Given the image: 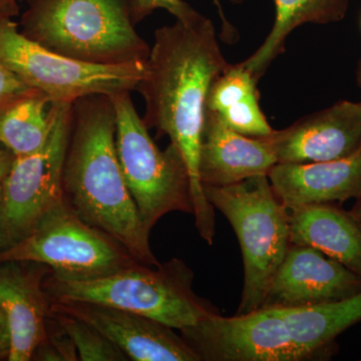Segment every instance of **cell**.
I'll return each instance as SVG.
<instances>
[{"instance_id": "4", "label": "cell", "mask_w": 361, "mask_h": 361, "mask_svg": "<svg viewBox=\"0 0 361 361\" xmlns=\"http://www.w3.org/2000/svg\"><path fill=\"white\" fill-rule=\"evenodd\" d=\"M137 263L109 276L87 281L45 277L49 301H89L147 316L174 329L191 326L219 313L195 293L194 272L178 258L158 266Z\"/></svg>"}, {"instance_id": "11", "label": "cell", "mask_w": 361, "mask_h": 361, "mask_svg": "<svg viewBox=\"0 0 361 361\" xmlns=\"http://www.w3.org/2000/svg\"><path fill=\"white\" fill-rule=\"evenodd\" d=\"M361 293V276L310 246L291 244L273 275L261 308L336 302Z\"/></svg>"}, {"instance_id": "23", "label": "cell", "mask_w": 361, "mask_h": 361, "mask_svg": "<svg viewBox=\"0 0 361 361\" xmlns=\"http://www.w3.org/2000/svg\"><path fill=\"white\" fill-rule=\"evenodd\" d=\"M216 114L230 129L248 137H267L274 130L261 111L259 94H251Z\"/></svg>"}, {"instance_id": "33", "label": "cell", "mask_w": 361, "mask_h": 361, "mask_svg": "<svg viewBox=\"0 0 361 361\" xmlns=\"http://www.w3.org/2000/svg\"><path fill=\"white\" fill-rule=\"evenodd\" d=\"M1 313H2V311H1V310H0V314H1Z\"/></svg>"}, {"instance_id": "18", "label": "cell", "mask_w": 361, "mask_h": 361, "mask_svg": "<svg viewBox=\"0 0 361 361\" xmlns=\"http://www.w3.org/2000/svg\"><path fill=\"white\" fill-rule=\"evenodd\" d=\"M276 310L294 345L306 360H314L329 355L336 337L361 322V293L336 302Z\"/></svg>"}, {"instance_id": "34", "label": "cell", "mask_w": 361, "mask_h": 361, "mask_svg": "<svg viewBox=\"0 0 361 361\" xmlns=\"http://www.w3.org/2000/svg\"><path fill=\"white\" fill-rule=\"evenodd\" d=\"M360 23H361V20H360Z\"/></svg>"}, {"instance_id": "8", "label": "cell", "mask_w": 361, "mask_h": 361, "mask_svg": "<svg viewBox=\"0 0 361 361\" xmlns=\"http://www.w3.org/2000/svg\"><path fill=\"white\" fill-rule=\"evenodd\" d=\"M52 126L44 146L30 155L14 157L2 180L0 251L35 229L63 201V165L70 140L73 104H51Z\"/></svg>"}, {"instance_id": "13", "label": "cell", "mask_w": 361, "mask_h": 361, "mask_svg": "<svg viewBox=\"0 0 361 361\" xmlns=\"http://www.w3.org/2000/svg\"><path fill=\"white\" fill-rule=\"evenodd\" d=\"M277 164L339 160L361 148V104L337 102L269 135Z\"/></svg>"}, {"instance_id": "12", "label": "cell", "mask_w": 361, "mask_h": 361, "mask_svg": "<svg viewBox=\"0 0 361 361\" xmlns=\"http://www.w3.org/2000/svg\"><path fill=\"white\" fill-rule=\"evenodd\" d=\"M49 308L89 323L134 361H200L174 329L147 316L89 301H54Z\"/></svg>"}, {"instance_id": "10", "label": "cell", "mask_w": 361, "mask_h": 361, "mask_svg": "<svg viewBox=\"0 0 361 361\" xmlns=\"http://www.w3.org/2000/svg\"><path fill=\"white\" fill-rule=\"evenodd\" d=\"M182 338L200 361H304L276 308L246 314L207 316L180 329Z\"/></svg>"}, {"instance_id": "31", "label": "cell", "mask_w": 361, "mask_h": 361, "mask_svg": "<svg viewBox=\"0 0 361 361\" xmlns=\"http://www.w3.org/2000/svg\"><path fill=\"white\" fill-rule=\"evenodd\" d=\"M356 82H357L358 87H360L361 92V56L360 61H358L357 68H356ZM361 104V101L360 102Z\"/></svg>"}, {"instance_id": "14", "label": "cell", "mask_w": 361, "mask_h": 361, "mask_svg": "<svg viewBox=\"0 0 361 361\" xmlns=\"http://www.w3.org/2000/svg\"><path fill=\"white\" fill-rule=\"evenodd\" d=\"M51 270L39 264L25 270L18 262H0V310L6 316L11 338L9 361H28L47 337L49 296L44 288Z\"/></svg>"}, {"instance_id": "21", "label": "cell", "mask_w": 361, "mask_h": 361, "mask_svg": "<svg viewBox=\"0 0 361 361\" xmlns=\"http://www.w3.org/2000/svg\"><path fill=\"white\" fill-rule=\"evenodd\" d=\"M49 316L71 337L80 361H127L129 357L94 326L63 311L49 308Z\"/></svg>"}, {"instance_id": "29", "label": "cell", "mask_w": 361, "mask_h": 361, "mask_svg": "<svg viewBox=\"0 0 361 361\" xmlns=\"http://www.w3.org/2000/svg\"><path fill=\"white\" fill-rule=\"evenodd\" d=\"M13 160V155L11 152L0 149V182L4 180L6 173L8 172L11 161Z\"/></svg>"}, {"instance_id": "24", "label": "cell", "mask_w": 361, "mask_h": 361, "mask_svg": "<svg viewBox=\"0 0 361 361\" xmlns=\"http://www.w3.org/2000/svg\"><path fill=\"white\" fill-rule=\"evenodd\" d=\"M47 339L35 349L32 358L37 356V360H78L77 349H75L71 337L49 315V319H47Z\"/></svg>"}, {"instance_id": "9", "label": "cell", "mask_w": 361, "mask_h": 361, "mask_svg": "<svg viewBox=\"0 0 361 361\" xmlns=\"http://www.w3.org/2000/svg\"><path fill=\"white\" fill-rule=\"evenodd\" d=\"M0 63L51 103L71 104L94 94L135 90L146 68V63L94 65L54 54L18 32L8 16H0Z\"/></svg>"}, {"instance_id": "30", "label": "cell", "mask_w": 361, "mask_h": 361, "mask_svg": "<svg viewBox=\"0 0 361 361\" xmlns=\"http://www.w3.org/2000/svg\"><path fill=\"white\" fill-rule=\"evenodd\" d=\"M349 213L355 218V220L357 222V224L360 225L361 229V195L356 199L355 205Z\"/></svg>"}, {"instance_id": "28", "label": "cell", "mask_w": 361, "mask_h": 361, "mask_svg": "<svg viewBox=\"0 0 361 361\" xmlns=\"http://www.w3.org/2000/svg\"><path fill=\"white\" fill-rule=\"evenodd\" d=\"M213 4L217 6L218 13H219V16L221 18V20H222V30L223 35H226V39H233V32H234V30L230 23H228V20H226V16L224 13H223L222 6L220 4V0H212ZM230 1L235 2V4H240V2L243 1V0H230Z\"/></svg>"}, {"instance_id": "27", "label": "cell", "mask_w": 361, "mask_h": 361, "mask_svg": "<svg viewBox=\"0 0 361 361\" xmlns=\"http://www.w3.org/2000/svg\"><path fill=\"white\" fill-rule=\"evenodd\" d=\"M11 350V338H9L8 327L6 316L4 313L0 314V358H8Z\"/></svg>"}, {"instance_id": "19", "label": "cell", "mask_w": 361, "mask_h": 361, "mask_svg": "<svg viewBox=\"0 0 361 361\" xmlns=\"http://www.w3.org/2000/svg\"><path fill=\"white\" fill-rule=\"evenodd\" d=\"M275 20L263 44L242 61L259 78L285 51V42L295 28L305 23L329 25L341 21L348 11L349 0H274Z\"/></svg>"}, {"instance_id": "2", "label": "cell", "mask_w": 361, "mask_h": 361, "mask_svg": "<svg viewBox=\"0 0 361 361\" xmlns=\"http://www.w3.org/2000/svg\"><path fill=\"white\" fill-rule=\"evenodd\" d=\"M63 191V200L80 219L122 244L137 262L160 264L123 178L109 96L94 94L73 103Z\"/></svg>"}, {"instance_id": "32", "label": "cell", "mask_w": 361, "mask_h": 361, "mask_svg": "<svg viewBox=\"0 0 361 361\" xmlns=\"http://www.w3.org/2000/svg\"><path fill=\"white\" fill-rule=\"evenodd\" d=\"M1 185L2 182H0V196H1Z\"/></svg>"}, {"instance_id": "7", "label": "cell", "mask_w": 361, "mask_h": 361, "mask_svg": "<svg viewBox=\"0 0 361 361\" xmlns=\"http://www.w3.org/2000/svg\"><path fill=\"white\" fill-rule=\"evenodd\" d=\"M0 262L40 263L66 281L99 279L140 263L116 240L80 219L65 201L25 238L0 251Z\"/></svg>"}, {"instance_id": "26", "label": "cell", "mask_w": 361, "mask_h": 361, "mask_svg": "<svg viewBox=\"0 0 361 361\" xmlns=\"http://www.w3.org/2000/svg\"><path fill=\"white\" fill-rule=\"evenodd\" d=\"M35 90L0 63V106Z\"/></svg>"}, {"instance_id": "17", "label": "cell", "mask_w": 361, "mask_h": 361, "mask_svg": "<svg viewBox=\"0 0 361 361\" xmlns=\"http://www.w3.org/2000/svg\"><path fill=\"white\" fill-rule=\"evenodd\" d=\"M294 245L310 246L361 276V229L349 212L327 204L288 208Z\"/></svg>"}, {"instance_id": "5", "label": "cell", "mask_w": 361, "mask_h": 361, "mask_svg": "<svg viewBox=\"0 0 361 361\" xmlns=\"http://www.w3.org/2000/svg\"><path fill=\"white\" fill-rule=\"evenodd\" d=\"M207 200L236 233L244 262V287L237 314L260 310L273 275L290 247L288 208L267 175L227 186H203Z\"/></svg>"}, {"instance_id": "22", "label": "cell", "mask_w": 361, "mask_h": 361, "mask_svg": "<svg viewBox=\"0 0 361 361\" xmlns=\"http://www.w3.org/2000/svg\"><path fill=\"white\" fill-rule=\"evenodd\" d=\"M257 82L243 63L230 65L211 85L205 110L220 113L245 97L258 94Z\"/></svg>"}, {"instance_id": "15", "label": "cell", "mask_w": 361, "mask_h": 361, "mask_svg": "<svg viewBox=\"0 0 361 361\" xmlns=\"http://www.w3.org/2000/svg\"><path fill=\"white\" fill-rule=\"evenodd\" d=\"M277 163L269 135L239 134L217 114L205 110L199 158L202 186H227L255 176H268Z\"/></svg>"}, {"instance_id": "3", "label": "cell", "mask_w": 361, "mask_h": 361, "mask_svg": "<svg viewBox=\"0 0 361 361\" xmlns=\"http://www.w3.org/2000/svg\"><path fill=\"white\" fill-rule=\"evenodd\" d=\"M23 35L84 63H146L149 49L135 30V0H27Z\"/></svg>"}, {"instance_id": "6", "label": "cell", "mask_w": 361, "mask_h": 361, "mask_svg": "<svg viewBox=\"0 0 361 361\" xmlns=\"http://www.w3.org/2000/svg\"><path fill=\"white\" fill-rule=\"evenodd\" d=\"M116 113V149L126 184L147 232L169 213L193 215L186 164L172 144L158 148L135 111L130 92L111 94Z\"/></svg>"}, {"instance_id": "1", "label": "cell", "mask_w": 361, "mask_h": 361, "mask_svg": "<svg viewBox=\"0 0 361 361\" xmlns=\"http://www.w3.org/2000/svg\"><path fill=\"white\" fill-rule=\"evenodd\" d=\"M229 66L212 21L197 11L156 30L135 90L144 97L147 129H155L158 137L168 135L186 164L195 225L209 244L215 237V213L199 177L201 135L209 90Z\"/></svg>"}, {"instance_id": "20", "label": "cell", "mask_w": 361, "mask_h": 361, "mask_svg": "<svg viewBox=\"0 0 361 361\" xmlns=\"http://www.w3.org/2000/svg\"><path fill=\"white\" fill-rule=\"evenodd\" d=\"M51 101L32 90L0 106V145L14 157L30 155L44 146L52 126Z\"/></svg>"}, {"instance_id": "25", "label": "cell", "mask_w": 361, "mask_h": 361, "mask_svg": "<svg viewBox=\"0 0 361 361\" xmlns=\"http://www.w3.org/2000/svg\"><path fill=\"white\" fill-rule=\"evenodd\" d=\"M156 9H165L176 20H187L197 13L193 7L183 0H135L134 16L137 23L151 16Z\"/></svg>"}, {"instance_id": "16", "label": "cell", "mask_w": 361, "mask_h": 361, "mask_svg": "<svg viewBox=\"0 0 361 361\" xmlns=\"http://www.w3.org/2000/svg\"><path fill=\"white\" fill-rule=\"evenodd\" d=\"M268 178L287 208L357 199L361 195V148L339 160L276 164Z\"/></svg>"}]
</instances>
